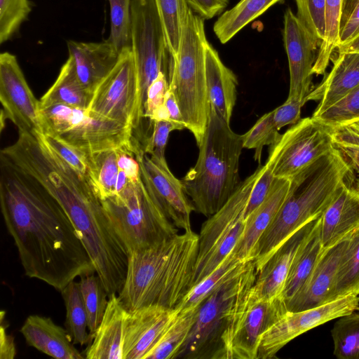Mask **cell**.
Here are the masks:
<instances>
[{"label":"cell","instance_id":"9c48e42d","mask_svg":"<svg viewBox=\"0 0 359 359\" xmlns=\"http://www.w3.org/2000/svg\"><path fill=\"white\" fill-rule=\"evenodd\" d=\"M262 166L242 181L224 205L203 222L192 287L214 271L235 249L245 231V210Z\"/></svg>","mask_w":359,"mask_h":359},{"label":"cell","instance_id":"d6a6232c","mask_svg":"<svg viewBox=\"0 0 359 359\" xmlns=\"http://www.w3.org/2000/svg\"><path fill=\"white\" fill-rule=\"evenodd\" d=\"M197 309L178 311L146 359H174L184 346L195 321Z\"/></svg>","mask_w":359,"mask_h":359},{"label":"cell","instance_id":"83f0119b","mask_svg":"<svg viewBox=\"0 0 359 359\" xmlns=\"http://www.w3.org/2000/svg\"><path fill=\"white\" fill-rule=\"evenodd\" d=\"M205 78L210 109L230 123L236 102L238 79L209 42L205 50Z\"/></svg>","mask_w":359,"mask_h":359},{"label":"cell","instance_id":"ab89813d","mask_svg":"<svg viewBox=\"0 0 359 359\" xmlns=\"http://www.w3.org/2000/svg\"><path fill=\"white\" fill-rule=\"evenodd\" d=\"M336 320L331 330L334 355L338 359H359V311Z\"/></svg>","mask_w":359,"mask_h":359},{"label":"cell","instance_id":"277c9868","mask_svg":"<svg viewBox=\"0 0 359 359\" xmlns=\"http://www.w3.org/2000/svg\"><path fill=\"white\" fill-rule=\"evenodd\" d=\"M351 171L348 160L334 147L290 180L286 200L257 244L253 260L257 273L293 233L323 214Z\"/></svg>","mask_w":359,"mask_h":359},{"label":"cell","instance_id":"f6af8a7d","mask_svg":"<svg viewBox=\"0 0 359 359\" xmlns=\"http://www.w3.org/2000/svg\"><path fill=\"white\" fill-rule=\"evenodd\" d=\"M152 132L145 143L143 151L156 163L167 166L165 151L170 133L185 127L171 120H160L152 122Z\"/></svg>","mask_w":359,"mask_h":359},{"label":"cell","instance_id":"db71d44e","mask_svg":"<svg viewBox=\"0 0 359 359\" xmlns=\"http://www.w3.org/2000/svg\"><path fill=\"white\" fill-rule=\"evenodd\" d=\"M189 8L204 20L219 14L228 5V0H186Z\"/></svg>","mask_w":359,"mask_h":359},{"label":"cell","instance_id":"680465c9","mask_svg":"<svg viewBox=\"0 0 359 359\" xmlns=\"http://www.w3.org/2000/svg\"><path fill=\"white\" fill-rule=\"evenodd\" d=\"M354 129H355L357 131L359 132V120L355 121V122H353V123H349Z\"/></svg>","mask_w":359,"mask_h":359},{"label":"cell","instance_id":"d4e9b609","mask_svg":"<svg viewBox=\"0 0 359 359\" xmlns=\"http://www.w3.org/2000/svg\"><path fill=\"white\" fill-rule=\"evenodd\" d=\"M346 241V240L323 252L306 282L285 304L287 311H304L327 303Z\"/></svg>","mask_w":359,"mask_h":359},{"label":"cell","instance_id":"3957f363","mask_svg":"<svg viewBox=\"0 0 359 359\" xmlns=\"http://www.w3.org/2000/svg\"><path fill=\"white\" fill-rule=\"evenodd\" d=\"M198 234L191 229L128 255L118 297L129 311L156 305L175 309L192 287Z\"/></svg>","mask_w":359,"mask_h":359},{"label":"cell","instance_id":"d590c367","mask_svg":"<svg viewBox=\"0 0 359 359\" xmlns=\"http://www.w3.org/2000/svg\"><path fill=\"white\" fill-rule=\"evenodd\" d=\"M90 179L102 201L116 194L119 174L117 149L89 154Z\"/></svg>","mask_w":359,"mask_h":359},{"label":"cell","instance_id":"cb8c5ba5","mask_svg":"<svg viewBox=\"0 0 359 359\" xmlns=\"http://www.w3.org/2000/svg\"><path fill=\"white\" fill-rule=\"evenodd\" d=\"M129 316L118 294L109 296L108 304L92 341L85 351L88 359H123L126 328Z\"/></svg>","mask_w":359,"mask_h":359},{"label":"cell","instance_id":"8fae6325","mask_svg":"<svg viewBox=\"0 0 359 359\" xmlns=\"http://www.w3.org/2000/svg\"><path fill=\"white\" fill-rule=\"evenodd\" d=\"M253 261L213 290L199 304L194 323L176 358H212L239 293L255 281Z\"/></svg>","mask_w":359,"mask_h":359},{"label":"cell","instance_id":"2e32d148","mask_svg":"<svg viewBox=\"0 0 359 359\" xmlns=\"http://www.w3.org/2000/svg\"><path fill=\"white\" fill-rule=\"evenodd\" d=\"M0 101L2 114L19 133H41L39 101L32 92L16 57L8 52L0 55Z\"/></svg>","mask_w":359,"mask_h":359},{"label":"cell","instance_id":"e575fe53","mask_svg":"<svg viewBox=\"0 0 359 359\" xmlns=\"http://www.w3.org/2000/svg\"><path fill=\"white\" fill-rule=\"evenodd\" d=\"M60 292L66 309L65 328L73 343L80 346L88 345L93 339V334L88 332V316L79 282H70Z\"/></svg>","mask_w":359,"mask_h":359},{"label":"cell","instance_id":"9f6ffc18","mask_svg":"<svg viewBox=\"0 0 359 359\" xmlns=\"http://www.w3.org/2000/svg\"><path fill=\"white\" fill-rule=\"evenodd\" d=\"M165 106L168 112L170 120L185 127L179 104L174 94L169 88L165 97Z\"/></svg>","mask_w":359,"mask_h":359},{"label":"cell","instance_id":"d6986e66","mask_svg":"<svg viewBox=\"0 0 359 359\" xmlns=\"http://www.w3.org/2000/svg\"><path fill=\"white\" fill-rule=\"evenodd\" d=\"M177 309L151 305L129 311L123 359H146L177 313Z\"/></svg>","mask_w":359,"mask_h":359},{"label":"cell","instance_id":"c3c4849f","mask_svg":"<svg viewBox=\"0 0 359 359\" xmlns=\"http://www.w3.org/2000/svg\"><path fill=\"white\" fill-rule=\"evenodd\" d=\"M297 16L308 31L320 43L325 34V0H294Z\"/></svg>","mask_w":359,"mask_h":359},{"label":"cell","instance_id":"6f0895ef","mask_svg":"<svg viewBox=\"0 0 359 359\" xmlns=\"http://www.w3.org/2000/svg\"><path fill=\"white\" fill-rule=\"evenodd\" d=\"M337 53L359 52V34L349 42L337 48Z\"/></svg>","mask_w":359,"mask_h":359},{"label":"cell","instance_id":"74e56055","mask_svg":"<svg viewBox=\"0 0 359 359\" xmlns=\"http://www.w3.org/2000/svg\"><path fill=\"white\" fill-rule=\"evenodd\" d=\"M343 0H325V34L318 51L312 74H323L332 53L339 43V27Z\"/></svg>","mask_w":359,"mask_h":359},{"label":"cell","instance_id":"4316f807","mask_svg":"<svg viewBox=\"0 0 359 359\" xmlns=\"http://www.w3.org/2000/svg\"><path fill=\"white\" fill-rule=\"evenodd\" d=\"M359 86V52L338 54L334 65L321 84L308 95L310 100H320L313 117H316L341 100Z\"/></svg>","mask_w":359,"mask_h":359},{"label":"cell","instance_id":"7bdbcfd3","mask_svg":"<svg viewBox=\"0 0 359 359\" xmlns=\"http://www.w3.org/2000/svg\"><path fill=\"white\" fill-rule=\"evenodd\" d=\"M280 135L273 122V111H271L264 114L243 135V148L255 150L254 158L259 163L263 148L273 144Z\"/></svg>","mask_w":359,"mask_h":359},{"label":"cell","instance_id":"836d02e7","mask_svg":"<svg viewBox=\"0 0 359 359\" xmlns=\"http://www.w3.org/2000/svg\"><path fill=\"white\" fill-rule=\"evenodd\" d=\"M249 262L241 261L232 251L214 271L189 290L175 309L198 307L213 290L243 270Z\"/></svg>","mask_w":359,"mask_h":359},{"label":"cell","instance_id":"ffe728a7","mask_svg":"<svg viewBox=\"0 0 359 359\" xmlns=\"http://www.w3.org/2000/svg\"><path fill=\"white\" fill-rule=\"evenodd\" d=\"M319 231L324 250L359 231V187L344 184L320 215Z\"/></svg>","mask_w":359,"mask_h":359},{"label":"cell","instance_id":"9a60e30c","mask_svg":"<svg viewBox=\"0 0 359 359\" xmlns=\"http://www.w3.org/2000/svg\"><path fill=\"white\" fill-rule=\"evenodd\" d=\"M359 311V295L349 294L316 308L287 311L261 336L257 359H270L302 334L340 316Z\"/></svg>","mask_w":359,"mask_h":359},{"label":"cell","instance_id":"5bb4252c","mask_svg":"<svg viewBox=\"0 0 359 359\" xmlns=\"http://www.w3.org/2000/svg\"><path fill=\"white\" fill-rule=\"evenodd\" d=\"M332 132V128L313 116L293 124L276 142L278 156L275 177L291 180L329 154L334 148Z\"/></svg>","mask_w":359,"mask_h":359},{"label":"cell","instance_id":"603a6c76","mask_svg":"<svg viewBox=\"0 0 359 359\" xmlns=\"http://www.w3.org/2000/svg\"><path fill=\"white\" fill-rule=\"evenodd\" d=\"M290 184V180L276 177L264 200L247 218L245 231L233 250L241 261L254 260L259 241L286 200Z\"/></svg>","mask_w":359,"mask_h":359},{"label":"cell","instance_id":"60d3db41","mask_svg":"<svg viewBox=\"0 0 359 359\" xmlns=\"http://www.w3.org/2000/svg\"><path fill=\"white\" fill-rule=\"evenodd\" d=\"M110 8V33L107 41L120 53L131 48L132 0H108Z\"/></svg>","mask_w":359,"mask_h":359},{"label":"cell","instance_id":"b9f144b4","mask_svg":"<svg viewBox=\"0 0 359 359\" xmlns=\"http://www.w3.org/2000/svg\"><path fill=\"white\" fill-rule=\"evenodd\" d=\"M313 118L332 128L358 121L359 86L324 112Z\"/></svg>","mask_w":359,"mask_h":359},{"label":"cell","instance_id":"ee69618b","mask_svg":"<svg viewBox=\"0 0 359 359\" xmlns=\"http://www.w3.org/2000/svg\"><path fill=\"white\" fill-rule=\"evenodd\" d=\"M29 0H0V43L10 40L27 19Z\"/></svg>","mask_w":359,"mask_h":359},{"label":"cell","instance_id":"6da1fadb","mask_svg":"<svg viewBox=\"0 0 359 359\" xmlns=\"http://www.w3.org/2000/svg\"><path fill=\"white\" fill-rule=\"evenodd\" d=\"M0 204L27 276L62 291L96 273L71 219L36 180L0 154Z\"/></svg>","mask_w":359,"mask_h":359},{"label":"cell","instance_id":"7a4b0ae2","mask_svg":"<svg viewBox=\"0 0 359 359\" xmlns=\"http://www.w3.org/2000/svg\"><path fill=\"white\" fill-rule=\"evenodd\" d=\"M6 156L57 200L81 239L108 295L118 294L126 276L128 252L90 180L36 135H21L8 147Z\"/></svg>","mask_w":359,"mask_h":359},{"label":"cell","instance_id":"f546056e","mask_svg":"<svg viewBox=\"0 0 359 359\" xmlns=\"http://www.w3.org/2000/svg\"><path fill=\"white\" fill-rule=\"evenodd\" d=\"M93 93L79 80L73 62L68 57L55 83L39 100V107L55 104L88 109Z\"/></svg>","mask_w":359,"mask_h":359},{"label":"cell","instance_id":"11a10c76","mask_svg":"<svg viewBox=\"0 0 359 359\" xmlns=\"http://www.w3.org/2000/svg\"><path fill=\"white\" fill-rule=\"evenodd\" d=\"M6 312H1V327H0V358L13 359L16 355V348L14 338L7 332L8 325L4 318Z\"/></svg>","mask_w":359,"mask_h":359},{"label":"cell","instance_id":"44dd1931","mask_svg":"<svg viewBox=\"0 0 359 359\" xmlns=\"http://www.w3.org/2000/svg\"><path fill=\"white\" fill-rule=\"evenodd\" d=\"M320 217L308 222L293 233L257 273L254 286L262 297L271 300L281 299L294 258L316 226Z\"/></svg>","mask_w":359,"mask_h":359},{"label":"cell","instance_id":"4fadbf2b","mask_svg":"<svg viewBox=\"0 0 359 359\" xmlns=\"http://www.w3.org/2000/svg\"><path fill=\"white\" fill-rule=\"evenodd\" d=\"M89 110L130 126L133 131L143 118L138 75L131 48L123 50L118 61L93 92Z\"/></svg>","mask_w":359,"mask_h":359},{"label":"cell","instance_id":"30bf717a","mask_svg":"<svg viewBox=\"0 0 359 359\" xmlns=\"http://www.w3.org/2000/svg\"><path fill=\"white\" fill-rule=\"evenodd\" d=\"M255 282L235 299L212 359H257L262 334L287 311L281 299L262 297L255 287Z\"/></svg>","mask_w":359,"mask_h":359},{"label":"cell","instance_id":"f907efd6","mask_svg":"<svg viewBox=\"0 0 359 359\" xmlns=\"http://www.w3.org/2000/svg\"><path fill=\"white\" fill-rule=\"evenodd\" d=\"M358 34L359 0H343L338 46L349 42Z\"/></svg>","mask_w":359,"mask_h":359},{"label":"cell","instance_id":"4dcf8cb0","mask_svg":"<svg viewBox=\"0 0 359 359\" xmlns=\"http://www.w3.org/2000/svg\"><path fill=\"white\" fill-rule=\"evenodd\" d=\"M349 294L359 295V231L346 239L327 303Z\"/></svg>","mask_w":359,"mask_h":359},{"label":"cell","instance_id":"7c38bea8","mask_svg":"<svg viewBox=\"0 0 359 359\" xmlns=\"http://www.w3.org/2000/svg\"><path fill=\"white\" fill-rule=\"evenodd\" d=\"M131 49L140 90L142 111L149 87L163 72L168 77L170 54L155 0H132Z\"/></svg>","mask_w":359,"mask_h":359},{"label":"cell","instance_id":"8992f818","mask_svg":"<svg viewBox=\"0 0 359 359\" xmlns=\"http://www.w3.org/2000/svg\"><path fill=\"white\" fill-rule=\"evenodd\" d=\"M208 43L204 19L190 8L178 52L175 57L170 58L168 79L185 128L193 134L198 146L210 114L205 78Z\"/></svg>","mask_w":359,"mask_h":359},{"label":"cell","instance_id":"7402d4cb","mask_svg":"<svg viewBox=\"0 0 359 359\" xmlns=\"http://www.w3.org/2000/svg\"><path fill=\"white\" fill-rule=\"evenodd\" d=\"M69 57L82 85L93 93L111 71L121 53L107 40L102 42L67 41Z\"/></svg>","mask_w":359,"mask_h":359},{"label":"cell","instance_id":"e0dca14e","mask_svg":"<svg viewBox=\"0 0 359 359\" xmlns=\"http://www.w3.org/2000/svg\"><path fill=\"white\" fill-rule=\"evenodd\" d=\"M140 168L141 178L158 206L177 228L191 229V214L194 208L184 192L182 181L155 161L143 149L134 154Z\"/></svg>","mask_w":359,"mask_h":359},{"label":"cell","instance_id":"816d5d0a","mask_svg":"<svg viewBox=\"0 0 359 359\" xmlns=\"http://www.w3.org/2000/svg\"><path fill=\"white\" fill-rule=\"evenodd\" d=\"M306 103L297 97H287L286 101L273 111V119L279 130L287 125L297 123L300 118L301 109Z\"/></svg>","mask_w":359,"mask_h":359},{"label":"cell","instance_id":"ac0fdd59","mask_svg":"<svg viewBox=\"0 0 359 359\" xmlns=\"http://www.w3.org/2000/svg\"><path fill=\"white\" fill-rule=\"evenodd\" d=\"M283 36L290 72L288 97H297L306 102L311 92L312 69L320 43L290 8L284 14Z\"/></svg>","mask_w":359,"mask_h":359},{"label":"cell","instance_id":"7dc6e473","mask_svg":"<svg viewBox=\"0 0 359 359\" xmlns=\"http://www.w3.org/2000/svg\"><path fill=\"white\" fill-rule=\"evenodd\" d=\"M36 133L45 144L59 157L91 182L89 154L81 151L51 135L41 133Z\"/></svg>","mask_w":359,"mask_h":359},{"label":"cell","instance_id":"1f68e13d","mask_svg":"<svg viewBox=\"0 0 359 359\" xmlns=\"http://www.w3.org/2000/svg\"><path fill=\"white\" fill-rule=\"evenodd\" d=\"M280 0H241L216 20L213 31L222 43L229 41L248 24Z\"/></svg>","mask_w":359,"mask_h":359},{"label":"cell","instance_id":"5b68a950","mask_svg":"<svg viewBox=\"0 0 359 359\" xmlns=\"http://www.w3.org/2000/svg\"><path fill=\"white\" fill-rule=\"evenodd\" d=\"M195 165L181 180L194 210L209 217L228 201L241 184L243 135L210 109L207 128L198 146Z\"/></svg>","mask_w":359,"mask_h":359},{"label":"cell","instance_id":"ba28073f","mask_svg":"<svg viewBox=\"0 0 359 359\" xmlns=\"http://www.w3.org/2000/svg\"><path fill=\"white\" fill-rule=\"evenodd\" d=\"M41 133L56 137L87 154L133 147V129L88 109L55 104L39 107Z\"/></svg>","mask_w":359,"mask_h":359},{"label":"cell","instance_id":"484cf974","mask_svg":"<svg viewBox=\"0 0 359 359\" xmlns=\"http://www.w3.org/2000/svg\"><path fill=\"white\" fill-rule=\"evenodd\" d=\"M27 344L56 359H83L66 328L49 317L29 316L20 330Z\"/></svg>","mask_w":359,"mask_h":359},{"label":"cell","instance_id":"f5cc1de1","mask_svg":"<svg viewBox=\"0 0 359 359\" xmlns=\"http://www.w3.org/2000/svg\"><path fill=\"white\" fill-rule=\"evenodd\" d=\"M135 147L117 149V163L119 170L125 173L131 182L141 177L140 164L134 155Z\"/></svg>","mask_w":359,"mask_h":359},{"label":"cell","instance_id":"681fc988","mask_svg":"<svg viewBox=\"0 0 359 359\" xmlns=\"http://www.w3.org/2000/svg\"><path fill=\"white\" fill-rule=\"evenodd\" d=\"M332 141L353 167L359 172V132L350 124L332 128Z\"/></svg>","mask_w":359,"mask_h":359},{"label":"cell","instance_id":"8d00e7d4","mask_svg":"<svg viewBox=\"0 0 359 359\" xmlns=\"http://www.w3.org/2000/svg\"><path fill=\"white\" fill-rule=\"evenodd\" d=\"M163 27L170 58L178 52L189 6L186 0H155Z\"/></svg>","mask_w":359,"mask_h":359},{"label":"cell","instance_id":"bcb514c9","mask_svg":"<svg viewBox=\"0 0 359 359\" xmlns=\"http://www.w3.org/2000/svg\"><path fill=\"white\" fill-rule=\"evenodd\" d=\"M168 88V77L161 72L148 88L144 107L143 118H149L151 122L170 120L168 112L165 106Z\"/></svg>","mask_w":359,"mask_h":359},{"label":"cell","instance_id":"f35d334b","mask_svg":"<svg viewBox=\"0 0 359 359\" xmlns=\"http://www.w3.org/2000/svg\"><path fill=\"white\" fill-rule=\"evenodd\" d=\"M79 287L86 310L89 332L94 335L104 314L108 293L97 273L81 276Z\"/></svg>","mask_w":359,"mask_h":359},{"label":"cell","instance_id":"f1b7e54d","mask_svg":"<svg viewBox=\"0 0 359 359\" xmlns=\"http://www.w3.org/2000/svg\"><path fill=\"white\" fill-rule=\"evenodd\" d=\"M319 221L297 252L291 265L281 299L286 304L302 287L325 251L320 238Z\"/></svg>","mask_w":359,"mask_h":359},{"label":"cell","instance_id":"52a82bcc","mask_svg":"<svg viewBox=\"0 0 359 359\" xmlns=\"http://www.w3.org/2000/svg\"><path fill=\"white\" fill-rule=\"evenodd\" d=\"M109 219L130 252L144 249L178 233L147 191L142 178L130 181L115 196L103 201Z\"/></svg>","mask_w":359,"mask_h":359}]
</instances>
